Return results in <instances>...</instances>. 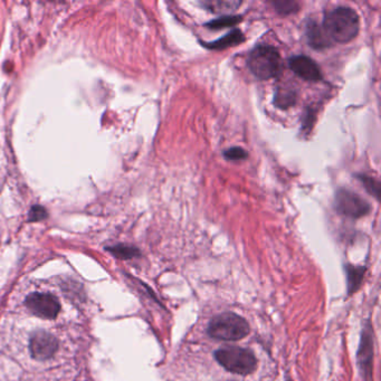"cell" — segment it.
<instances>
[{
  "instance_id": "cell-4",
  "label": "cell",
  "mask_w": 381,
  "mask_h": 381,
  "mask_svg": "<svg viewBox=\"0 0 381 381\" xmlns=\"http://www.w3.org/2000/svg\"><path fill=\"white\" fill-rule=\"evenodd\" d=\"M214 358L228 373L239 376H248L258 369V358L250 349L222 347L214 352Z\"/></svg>"
},
{
  "instance_id": "cell-21",
  "label": "cell",
  "mask_w": 381,
  "mask_h": 381,
  "mask_svg": "<svg viewBox=\"0 0 381 381\" xmlns=\"http://www.w3.org/2000/svg\"><path fill=\"white\" fill-rule=\"evenodd\" d=\"M286 381H292V380H291V379H288V380H286Z\"/></svg>"
},
{
  "instance_id": "cell-13",
  "label": "cell",
  "mask_w": 381,
  "mask_h": 381,
  "mask_svg": "<svg viewBox=\"0 0 381 381\" xmlns=\"http://www.w3.org/2000/svg\"><path fill=\"white\" fill-rule=\"evenodd\" d=\"M298 91L292 86H282L277 88L274 96L275 107L281 110H288L290 107H294L298 102Z\"/></svg>"
},
{
  "instance_id": "cell-3",
  "label": "cell",
  "mask_w": 381,
  "mask_h": 381,
  "mask_svg": "<svg viewBox=\"0 0 381 381\" xmlns=\"http://www.w3.org/2000/svg\"><path fill=\"white\" fill-rule=\"evenodd\" d=\"M247 65L258 80H271L282 74L283 64L280 52L271 45H258L252 50L247 60Z\"/></svg>"
},
{
  "instance_id": "cell-9",
  "label": "cell",
  "mask_w": 381,
  "mask_h": 381,
  "mask_svg": "<svg viewBox=\"0 0 381 381\" xmlns=\"http://www.w3.org/2000/svg\"><path fill=\"white\" fill-rule=\"evenodd\" d=\"M290 69L294 72L296 76L307 82L316 83L323 79L322 72L316 60L305 55L293 56L288 60Z\"/></svg>"
},
{
  "instance_id": "cell-5",
  "label": "cell",
  "mask_w": 381,
  "mask_h": 381,
  "mask_svg": "<svg viewBox=\"0 0 381 381\" xmlns=\"http://www.w3.org/2000/svg\"><path fill=\"white\" fill-rule=\"evenodd\" d=\"M373 360H375V332L370 319L362 326L359 347L356 350V368L362 381H373Z\"/></svg>"
},
{
  "instance_id": "cell-11",
  "label": "cell",
  "mask_w": 381,
  "mask_h": 381,
  "mask_svg": "<svg viewBox=\"0 0 381 381\" xmlns=\"http://www.w3.org/2000/svg\"><path fill=\"white\" fill-rule=\"evenodd\" d=\"M347 274V295L352 296L359 291L363 280H365L367 267L362 265H352L347 263L345 265Z\"/></svg>"
},
{
  "instance_id": "cell-1",
  "label": "cell",
  "mask_w": 381,
  "mask_h": 381,
  "mask_svg": "<svg viewBox=\"0 0 381 381\" xmlns=\"http://www.w3.org/2000/svg\"><path fill=\"white\" fill-rule=\"evenodd\" d=\"M322 28L332 43L347 44L359 34V15L350 7H337L326 11Z\"/></svg>"
},
{
  "instance_id": "cell-18",
  "label": "cell",
  "mask_w": 381,
  "mask_h": 381,
  "mask_svg": "<svg viewBox=\"0 0 381 381\" xmlns=\"http://www.w3.org/2000/svg\"><path fill=\"white\" fill-rule=\"evenodd\" d=\"M358 180L365 186L366 190H367L371 196L379 199V192H380V184L379 181L371 177L366 176V175H358L356 176Z\"/></svg>"
},
{
  "instance_id": "cell-14",
  "label": "cell",
  "mask_w": 381,
  "mask_h": 381,
  "mask_svg": "<svg viewBox=\"0 0 381 381\" xmlns=\"http://www.w3.org/2000/svg\"><path fill=\"white\" fill-rule=\"evenodd\" d=\"M201 5L213 14H224L236 11L241 3L236 0H203Z\"/></svg>"
},
{
  "instance_id": "cell-20",
  "label": "cell",
  "mask_w": 381,
  "mask_h": 381,
  "mask_svg": "<svg viewBox=\"0 0 381 381\" xmlns=\"http://www.w3.org/2000/svg\"><path fill=\"white\" fill-rule=\"evenodd\" d=\"M47 217V210L44 207L39 205H35L30 208L28 214V220L29 222H41Z\"/></svg>"
},
{
  "instance_id": "cell-16",
  "label": "cell",
  "mask_w": 381,
  "mask_h": 381,
  "mask_svg": "<svg viewBox=\"0 0 381 381\" xmlns=\"http://www.w3.org/2000/svg\"><path fill=\"white\" fill-rule=\"evenodd\" d=\"M241 22V16H222L207 22L205 26L210 29L218 30L222 29V28L233 27Z\"/></svg>"
},
{
  "instance_id": "cell-12",
  "label": "cell",
  "mask_w": 381,
  "mask_h": 381,
  "mask_svg": "<svg viewBox=\"0 0 381 381\" xmlns=\"http://www.w3.org/2000/svg\"><path fill=\"white\" fill-rule=\"evenodd\" d=\"M245 41L244 34L241 33V30L234 29L231 33H228L227 35L224 36L222 39H217L215 41H210V43H206V41H201V45L208 50L213 51H222L228 47L237 46V45L241 44Z\"/></svg>"
},
{
  "instance_id": "cell-15",
  "label": "cell",
  "mask_w": 381,
  "mask_h": 381,
  "mask_svg": "<svg viewBox=\"0 0 381 381\" xmlns=\"http://www.w3.org/2000/svg\"><path fill=\"white\" fill-rule=\"evenodd\" d=\"M107 250L119 260H132V258L141 256L140 250L131 245H114V246L107 247Z\"/></svg>"
},
{
  "instance_id": "cell-7",
  "label": "cell",
  "mask_w": 381,
  "mask_h": 381,
  "mask_svg": "<svg viewBox=\"0 0 381 381\" xmlns=\"http://www.w3.org/2000/svg\"><path fill=\"white\" fill-rule=\"evenodd\" d=\"M25 305L34 316L41 319H55L60 311L56 296L50 293H32L26 298Z\"/></svg>"
},
{
  "instance_id": "cell-17",
  "label": "cell",
  "mask_w": 381,
  "mask_h": 381,
  "mask_svg": "<svg viewBox=\"0 0 381 381\" xmlns=\"http://www.w3.org/2000/svg\"><path fill=\"white\" fill-rule=\"evenodd\" d=\"M272 5H273L275 11H276L279 14L284 15V16L295 14V13H298V11H300V4L296 3V1H290V0L273 1Z\"/></svg>"
},
{
  "instance_id": "cell-8",
  "label": "cell",
  "mask_w": 381,
  "mask_h": 381,
  "mask_svg": "<svg viewBox=\"0 0 381 381\" xmlns=\"http://www.w3.org/2000/svg\"><path fill=\"white\" fill-rule=\"evenodd\" d=\"M58 350V340L46 331H37L30 337L29 352L34 359L46 361L52 359Z\"/></svg>"
},
{
  "instance_id": "cell-6",
  "label": "cell",
  "mask_w": 381,
  "mask_h": 381,
  "mask_svg": "<svg viewBox=\"0 0 381 381\" xmlns=\"http://www.w3.org/2000/svg\"><path fill=\"white\" fill-rule=\"evenodd\" d=\"M335 208L339 214L352 220H359L370 213L371 207L368 201L352 190H337L335 198Z\"/></svg>"
},
{
  "instance_id": "cell-19",
  "label": "cell",
  "mask_w": 381,
  "mask_h": 381,
  "mask_svg": "<svg viewBox=\"0 0 381 381\" xmlns=\"http://www.w3.org/2000/svg\"><path fill=\"white\" fill-rule=\"evenodd\" d=\"M247 156H248L247 151L241 147H233L224 151V158L229 161H241L246 159Z\"/></svg>"
},
{
  "instance_id": "cell-2",
  "label": "cell",
  "mask_w": 381,
  "mask_h": 381,
  "mask_svg": "<svg viewBox=\"0 0 381 381\" xmlns=\"http://www.w3.org/2000/svg\"><path fill=\"white\" fill-rule=\"evenodd\" d=\"M250 323L237 313L224 312L211 318L207 335L215 340L235 342L250 335Z\"/></svg>"
},
{
  "instance_id": "cell-10",
  "label": "cell",
  "mask_w": 381,
  "mask_h": 381,
  "mask_svg": "<svg viewBox=\"0 0 381 381\" xmlns=\"http://www.w3.org/2000/svg\"><path fill=\"white\" fill-rule=\"evenodd\" d=\"M307 39L309 45L314 50H324L333 44L316 20L307 22Z\"/></svg>"
}]
</instances>
